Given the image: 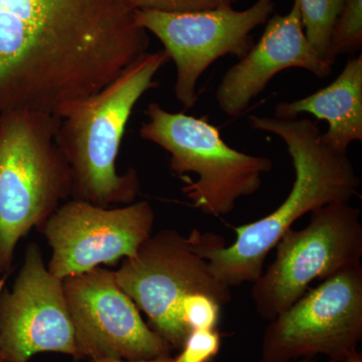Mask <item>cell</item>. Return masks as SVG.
I'll list each match as a JSON object with an SVG mask.
<instances>
[{"mask_svg": "<svg viewBox=\"0 0 362 362\" xmlns=\"http://www.w3.org/2000/svg\"><path fill=\"white\" fill-rule=\"evenodd\" d=\"M168 61L163 49L145 52L96 94L58 112L56 142L70 166L71 199L101 207L135 202L139 176L134 168L117 173V157L133 109L158 86L154 78Z\"/></svg>", "mask_w": 362, "mask_h": 362, "instance_id": "3", "label": "cell"}, {"mask_svg": "<svg viewBox=\"0 0 362 362\" xmlns=\"http://www.w3.org/2000/svg\"><path fill=\"white\" fill-rule=\"evenodd\" d=\"M61 119L18 109L0 114V278L14 251L71 195L70 166L56 142Z\"/></svg>", "mask_w": 362, "mask_h": 362, "instance_id": "4", "label": "cell"}, {"mask_svg": "<svg viewBox=\"0 0 362 362\" xmlns=\"http://www.w3.org/2000/svg\"><path fill=\"white\" fill-rule=\"evenodd\" d=\"M274 0H257L245 11L233 6L192 13L134 11L136 25L153 33L175 62L176 99L190 109L202 74L228 54L242 59L254 42L251 33L271 18Z\"/></svg>", "mask_w": 362, "mask_h": 362, "instance_id": "9", "label": "cell"}, {"mask_svg": "<svg viewBox=\"0 0 362 362\" xmlns=\"http://www.w3.org/2000/svg\"><path fill=\"white\" fill-rule=\"evenodd\" d=\"M114 275L119 287L148 317L150 328L173 349L181 350L190 334L181 320L185 298L204 293L225 306L233 297L230 287L195 251L189 235L170 228L150 235Z\"/></svg>", "mask_w": 362, "mask_h": 362, "instance_id": "7", "label": "cell"}, {"mask_svg": "<svg viewBox=\"0 0 362 362\" xmlns=\"http://www.w3.org/2000/svg\"><path fill=\"white\" fill-rule=\"evenodd\" d=\"M122 0H0V114L57 115L148 52Z\"/></svg>", "mask_w": 362, "mask_h": 362, "instance_id": "1", "label": "cell"}, {"mask_svg": "<svg viewBox=\"0 0 362 362\" xmlns=\"http://www.w3.org/2000/svg\"><path fill=\"white\" fill-rule=\"evenodd\" d=\"M7 277H8V276H4V277L0 278V293H1L4 288L6 287ZM0 362H2L1 354H0Z\"/></svg>", "mask_w": 362, "mask_h": 362, "instance_id": "22", "label": "cell"}, {"mask_svg": "<svg viewBox=\"0 0 362 362\" xmlns=\"http://www.w3.org/2000/svg\"><path fill=\"white\" fill-rule=\"evenodd\" d=\"M221 305L204 293H195L183 300L181 320L189 332L216 329L220 320Z\"/></svg>", "mask_w": 362, "mask_h": 362, "instance_id": "17", "label": "cell"}, {"mask_svg": "<svg viewBox=\"0 0 362 362\" xmlns=\"http://www.w3.org/2000/svg\"><path fill=\"white\" fill-rule=\"evenodd\" d=\"M295 362H310V361H309V359H302V361H295ZM328 362H333V361H328Z\"/></svg>", "mask_w": 362, "mask_h": 362, "instance_id": "23", "label": "cell"}, {"mask_svg": "<svg viewBox=\"0 0 362 362\" xmlns=\"http://www.w3.org/2000/svg\"><path fill=\"white\" fill-rule=\"evenodd\" d=\"M249 123L252 129L272 133L284 141L295 180L273 213L235 228L237 239L230 247L216 233L199 230L190 233L195 251L206 259L214 275L230 288L258 280L269 252L295 221L332 202H349L358 194L361 185L347 153L323 141L315 121L255 115Z\"/></svg>", "mask_w": 362, "mask_h": 362, "instance_id": "2", "label": "cell"}, {"mask_svg": "<svg viewBox=\"0 0 362 362\" xmlns=\"http://www.w3.org/2000/svg\"><path fill=\"white\" fill-rule=\"evenodd\" d=\"M146 115L148 121L142 124L140 137L168 152L176 175H197L195 182L185 180L182 192L204 214L232 213L238 199L256 194L263 175L273 168L269 157L232 148L206 117L173 113L157 103L149 104Z\"/></svg>", "mask_w": 362, "mask_h": 362, "instance_id": "5", "label": "cell"}, {"mask_svg": "<svg viewBox=\"0 0 362 362\" xmlns=\"http://www.w3.org/2000/svg\"><path fill=\"white\" fill-rule=\"evenodd\" d=\"M361 47L362 0H344L333 28L331 51L337 59L340 54L361 51Z\"/></svg>", "mask_w": 362, "mask_h": 362, "instance_id": "16", "label": "cell"}, {"mask_svg": "<svg viewBox=\"0 0 362 362\" xmlns=\"http://www.w3.org/2000/svg\"><path fill=\"white\" fill-rule=\"evenodd\" d=\"M362 337V266L347 269L308 290L270 321L261 362H295L316 356L343 362Z\"/></svg>", "mask_w": 362, "mask_h": 362, "instance_id": "8", "label": "cell"}, {"mask_svg": "<svg viewBox=\"0 0 362 362\" xmlns=\"http://www.w3.org/2000/svg\"><path fill=\"white\" fill-rule=\"evenodd\" d=\"M132 11L192 13L233 6L237 0H122Z\"/></svg>", "mask_w": 362, "mask_h": 362, "instance_id": "19", "label": "cell"}, {"mask_svg": "<svg viewBox=\"0 0 362 362\" xmlns=\"http://www.w3.org/2000/svg\"><path fill=\"white\" fill-rule=\"evenodd\" d=\"M171 361H173V357H168V358L151 359V361H125V359L103 358L97 359V361H90V362H171Z\"/></svg>", "mask_w": 362, "mask_h": 362, "instance_id": "20", "label": "cell"}, {"mask_svg": "<svg viewBox=\"0 0 362 362\" xmlns=\"http://www.w3.org/2000/svg\"><path fill=\"white\" fill-rule=\"evenodd\" d=\"M275 249V259L251 293L255 310L269 322L303 296L314 281L361 265V209L345 202L319 207L306 228H289Z\"/></svg>", "mask_w": 362, "mask_h": 362, "instance_id": "6", "label": "cell"}, {"mask_svg": "<svg viewBox=\"0 0 362 362\" xmlns=\"http://www.w3.org/2000/svg\"><path fill=\"white\" fill-rule=\"evenodd\" d=\"M290 68L303 69L321 78L332 71L307 40L298 0L287 14L269 18L259 42L221 78L216 96L218 107L226 115L239 116L272 78Z\"/></svg>", "mask_w": 362, "mask_h": 362, "instance_id": "13", "label": "cell"}, {"mask_svg": "<svg viewBox=\"0 0 362 362\" xmlns=\"http://www.w3.org/2000/svg\"><path fill=\"white\" fill-rule=\"evenodd\" d=\"M40 352L78 359L63 279L49 271L40 247L33 242L13 289L0 293V354L2 362H28Z\"/></svg>", "mask_w": 362, "mask_h": 362, "instance_id": "12", "label": "cell"}, {"mask_svg": "<svg viewBox=\"0 0 362 362\" xmlns=\"http://www.w3.org/2000/svg\"><path fill=\"white\" fill-rule=\"evenodd\" d=\"M221 344V334L216 329L192 331L180 356L173 357L171 362H214Z\"/></svg>", "mask_w": 362, "mask_h": 362, "instance_id": "18", "label": "cell"}, {"mask_svg": "<svg viewBox=\"0 0 362 362\" xmlns=\"http://www.w3.org/2000/svg\"><path fill=\"white\" fill-rule=\"evenodd\" d=\"M305 35L317 56L330 66L337 59L331 51L333 28L344 0H298Z\"/></svg>", "mask_w": 362, "mask_h": 362, "instance_id": "15", "label": "cell"}, {"mask_svg": "<svg viewBox=\"0 0 362 362\" xmlns=\"http://www.w3.org/2000/svg\"><path fill=\"white\" fill-rule=\"evenodd\" d=\"M311 114L328 123L321 138L331 148L347 153L352 142L362 140V56L349 59L331 84L314 94L276 105V118L296 119Z\"/></svg>", "mask_w": 362, "mask_h": 362, "instance_id": "14", "label": "cell"}, {"mask_svg": "<svg viewBox=\"0 0 362 362\" xmlns=\"http://www.w3.org/2000/svg\"><path fill=\"white\" fill-rule=\"evenodd\" d=\"M156 214L148 202L110 209L71 201L59 206L37 230L52 247L47 269L61 279L132 258L152 235Z\"/></svg>", "mask_w": 362, "mask_h": 362, "instance_id": "10", "label": "cell"}, {"mask_svg": "<svg viewBox=\"0 0 362 362\" xmlns=\"http://www.w3.org/2000/svg\"><path fill=\"white\" fill-rule=\"evenodd\" d=\"M78 359L151 361L171 357L173 347L143 320L114 272L97 267L63 280Z\"/></svg>", "mask_w": 362, "mask_h": 362, "instance_id": "11", "label": "cell"}, {"mask_svg": "<svg viewBox=\"0 0 362 362\" xmlns=\"http://www.w3.org/2000/svg\"><path fill=\"white\" fill-rule=\"evenodd\" d=\"M343 362H362V356L361 352H354V354L347 357V358Z\"/></svg>", "mask_w": 362, "mask_h": 362, "instance_id": "21", "label": "cell"}]
</instances>
